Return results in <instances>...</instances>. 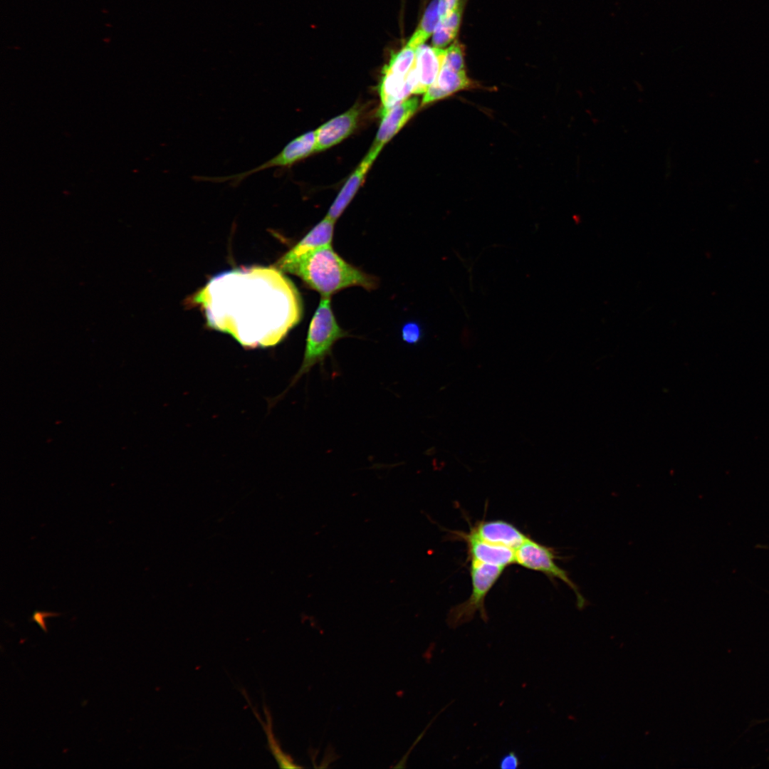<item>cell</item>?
Here are the masks:
<instances>
[{
  "instance_id": "cell-4",
  "label": "cell",
  "mask_w": 769,
  "mask_h": 769,
  "mask_svg": "<svg viewBox=\"0 0 769 769\" xmlns=\"http://www.w3.org/2000/svg\"><path fill=\"white\" fill-rule=\"evenodd\" d=\"M470 562L471 593L466 601L451 608L447 617V623L451 628H456L471 621L476 612H479L484 622L488 621L485 600L505 569L476 560Z\"/></svg>"
},
{
  "instance_id": "cell-23",
  "label": "cell",
  "mask_w": 769,
  "mask_h": 769,
  "mask_svg": "<svg viewBox=\"0 0 769 769\" xmlns=\"http://www.w3.org/2000/svg\"><path fill=\"white\" fill-rule=\"evenodd\" d=\"M60 614V613L56 612L36 611L33 614L32 617L30 619V620L31 622H36V623H38L42 630L46 633L47 628L46 626L45 618L57 617Z\"/></svg>"
},
{
  "instance_id": "cell-16",
  "label": "cell",
  "mask_w": 769,
  "mask_h": 769,
  "mask_svg": "<svg viewBox=\"0 0 769 769\" xmlns=\"http://www.w3.org/2000/svg\"><path fill=\"white\" fill-rule=\"evenodd\" d=\"M253 711L261 723L267 737L268 746L270 751L275 758L276 760L278 763V766L282 768H300L301 766L295 764L292 758L288 754L285 753L281 748L280 744L277 739H276L273 732L272 718L268 708L266 705L263 704V709L266 718V723H264L260 718L257 711L250 704Z\"/></svg>"
},
{
  "instance_id": "cell-19",
  "label": "cell",
  "mask_w": 769,
  "mask_h": 769,
  "mask_svg": "<svg viewBox=\"0 0 769 769\" xmlns=\"http://www.w3.org/2000/svg\"><path fill=\"white\" fill-rule=\"evenodd\" d=\"M442 65L457 71H464V60L463 46L458 42H454L446 49L445 56Z\"/></svg>"
},
{
  "instance_id": "cell-22",
  "label": "cell",
  "mask_w": 769,
  "mask_h": 769,
  "mask_svg": "<svg viewBox=\"0 0 769 769\" xmlns=\"http://www.w3.org/2000/svg\"><path fill=\"white\" fill-rule=\"evenodd\" d=\"M520 765L519 758L514 752H509L500 761L499 767L503 769H514Z\"/></svg>"
},
{
  "instance_id": "cell-2",
  "label": "cell",
  "mask_w": 769,
  "mask_h": 769,
  "mask_svg": "<svg viewBox=\"0 0 769 769\" xmlns=\"http://www.w3.org/2000/svg\"><path fill=\"white\" fill-rule=\"evenodd\" d=\"M282 272L299 277L321 297L332 295L346 288L360 286L367 291L375 289L377 279L344 260L332 244L320 247L295 259L278 261L274 265Z\"/></svg>"
},
{
  "instance_id": "cell-14",
  "label": "cell",
  "mask_w": 769,
  "mask_h": 769,
  "mask_svg": "<svg viewBox=\"0 0 769 769\" xmlns=\"http://www.w3.org/2000/svg\"><path fill=\"white\" fill-rule=\"evenodd\" d=\"M471 85L465 70L457 72L442 65L436 80L424 93L422 104L424 105L446 98Z\"/></svg>"
},
{
  "instance_id": "cell-8",
  "label": "cell",
  "mask_w": 769,
  "mask_h": 769,
  "mask_svg": "<svg viewBox=\"0 0 769 769\" xmlns=\"http://www.w3.org/2000/svg\"><path fill=\"white\" fill-rule=\"evenodd\" d=\"M417 98L404 100L385 111L380 112L381 122L372 148L381 151L383 146L406 124L418 108Z\"/></svg>"
},
{
  "instance_id": "cell-7",
  "label": "cell",
  "mask_w": 769,
  "mask_h": 769,
  "mask_svg": "<svg viewBox=\"0 0 769 769\" xmlns=\"http://www.w3.org/2000/svg\"><path fill=\"white\" fill-rule=\"evenodd\" d=\"M469 532L482 540L514 550L528 538L515 525L503 520L478 521Z\"/></svg>"
},
{
  "instance_id": "cell-3",
  "label": "cell",
  "mask_w": 769,
  "mask_h": 769,
  "mask_svg": "<svg viewBox=\"0 0 769 769\" xmlns=\"http://www.w3.org/2000/svg\"><path fill=\"white\" fill-rule=\"evenodd\" d=\"M347 335L335 317L330 297H321L309 325L301 366L289 387L312 367L323 362L336 341Z\"/></svg>"
},
{
  "instance_id": "cell-17",
  "label": "cell",
  "mask_w": 769,
  "mask_h": 769,
  "mask_svg": "<svg viewBox=\"0 0 769 769\" xmlns=\"http://www.w3.org/2000/svg\"><path fill=\"white\" fill-rule=\"evenodd\" d=\"M439 0L432 1L426 9L420 24L407 42L419 48L434 33L439 21Z\"/></svg>"
},
{
  "instance_id": "cell-15",
  "label": "cell",
  "mask_w": 769,
  "mask_h": 769,
  "mask_svg": "<svg viewBox=\"0 0 769 769\" xmlns=\"http://www.w3.org/2000/svg\"><path fill=\"white\" fill-rule=\"evenodd\" d=\"M462 8L458 7L444 19L439 20L433 34L432 44L439 48L448 46L456 37L461 19Z\"/></svg>"
},
{
  "instance_id": "cell-1",
  "label": "cell",
  "mask_w": 769,
  "mask_h": 769,
  "mask_svg": "<svg viewBox=\"0 0 769 769\" xmlns=\"http://www.w3.org/2000/svg\"><path fill=\"white\" fill-rule=\"evenodd\" d=\"M212 329L246 347L281 342L301 320V298L276 266L238 268L219 273L192 297Z\"/></svg>"
},
{
  "instance_id": "cell-6",
  "label": "cell",
  "mask_w": 769,
  "mask_h": 769,
  "mask_svg": "<svg viewBox=\"0 0 769 769\" xmlns=\"http://www.w3.org/2000/svg\"><path fill=\"white\" fill-rule=\"evenodd\" d=\"M360 114V108L355 105L315 130V152L327 150L350 135L357 126Z\"/></svg>"
},
{
  "instance_id": "cell-20",
  "label": "cell",
  "mask_w": 769,
  "mask_h": 769,
  "mask_svg": "<svg viewBox=\"0 0 769 769\" xmlns=\"http://www.w3.org/2000/svg\"><path fill=\"white\" fill-rule=\"evenodd\" d=\"M422 336V330L419 325L415 322L405 323L402 328V338L409 344H415L419 341Z\"/></svg>"
},
{
  "instance_id": "cell-11",
  "label": "cell",
  "mask_w": 769,
  "mask_h": 769,
  "mask_svg": "<svg viewBox=\"0 0 769 769\" xmlns=\"http://www.w3.org/2000/svg\"><path fill=\"white\" fill-rule=\"evenodd\" d=\"M445 52L446 49L426 45L417 48L414 62L417 84L413 93H425L435 82L442 66Z\"/></svg>"
},
{
  "instance_id": "cell-13",
  "label": "cell",
  "mask_w": 769,
  "mask_h": 769,
  "mask_svg": "<svg viewBox=\"0 0 769 769\" xmlns=\"http://www.w3.org/2000/svg\"><path fill=\"white\" fill-rule=\"evenodd\" d=\"M335 224V220L325 216L295 246L281 257L279 261H291L320 247L332 244Z\"/></svg>"
},
{
  "instance_id": "cell-5",
  "label": "cell",
  "mask_w": 769,
  "mask_h": 769,
  "mask_svg": "<svg viewBox=\"0 0 769 769\" xmlns=\"http://www.w3.org/2000/svg\"><path fill=\"white\" fill-rule=\"evenodd\" d=\"M558 559L561 558L553 548L543 545L530 537L515 550V563L526 569L540 572L553 582L559 579L565 582L575 595L577 607L582 610L587 605V601L567 572L557 564Z\"/></svg>"
},
{
  "instance_id": "cell-9",
  "label": "cell",
  "mask_w": 769,
  "mask_h": 769,
  "mask_svg": "<svg viewBox=\"0 0 769 769\" xmlns=\"http://www.w3.org/2000/svg\"><path fill=\"white\" fill-rule=\"evenodd\" d=\"M417 84L415 63L406 78L397 76L382 69V76L378 87L382 103L380 112L390 109L407 99L409 95L414 93Z\"/></svg>"
},
{
  "instance_id": "cell-18",
  "label": "cell",
  "mask_w": 769,
  "mask_h": 769,
  "mask_svg": "<svg viewBox=\"0 0 769 769\" xmlns=\"http://www.w3.org/2000/svg\"><path fill=\"white\" fill-rule=\"evenodd\" d=\"M417 48L407 43L399 51L392 54L389 63L384 66L383 70L406 78L415 61Z\"/></svg>"
},
{
  "instance_id": "cell-21",
  "label": "cell",
  "mask_w": 769,
  "mask_h": 769,
  "mask_svg": "<svg viewBox=\"0 0 769 769\" xmlns=\"http://www.w3.org/2000/svg\"><path fill=\"white\" fill-rule=\"evenodd\" d=\"M459 5V0H439L438 9L439 20L444 19L453 12Z\"/></svg>"
},
{
  "instance_id": "cell-12",
  "label": "cell",
  "mask_w": 769,
  "mask_h": 769,
  "mask_svg": "<svg viewBox=\"0 0 769 769\" xmlns=\"http://www.w3.org/2000/svg\"><path fill=\"white\" fill-rule=\"evenodd\" d=\"M380 152V150L373 148L370 150L365 157L342 186L328 209L325 215L327 217L336 221L340 216L363 183L368 169Z\"/></svg>"
},
{
  "instance_id": "cell-10",
  "label": "cell",
  "mask_w": 769,
  "mask_h": 769,
  "mask_svg": "<svg viewBox=\"0 0 769 769\" xmlns=\"http://www.w3.org/2000/svg\"><path fill=\"white\" fill-rule=\"evenodd\" d=\"M458 536L465 540L470 560L506 567L515 563V550L502 545L482 540L470 532L459 533Z\"/></svg>"
}]
</instances>
